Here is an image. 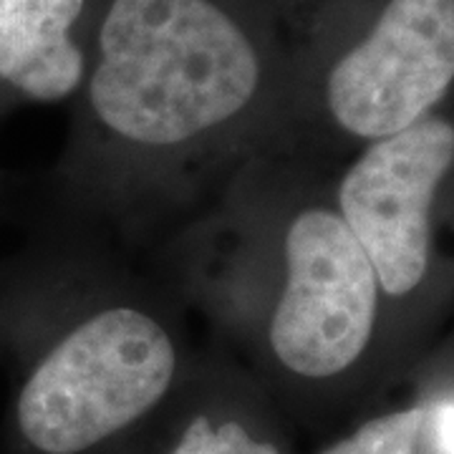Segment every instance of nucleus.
Instances as JSON below:
<instances>
[{
	"label": "nucleus",
	"instance_id": "nucleus-1",
	"mask_svg": "<svg viewBox=\"0 0 454 454\" xmlns=\"http://www.w3.org/2000/svg\"><path fill=\"white\" fill-rule=\"evenodd\" d=\"M97 129L187 149L288 94L273 0H97L82 91Z\"/></svg>",
	"mask_w": 454,
	"mask_h": 454
},
{
	"label": "nucleus",
	"instance_id": "nucleus-2",
	"mask_svg": "<svg viewBox=\"0 0 454 454\" xmlns=\"http://www.w3.org/2000/svg\"><path fill=\"white\" fill-rule=\"evenodd\" d=\"M288 91L376 142L437 112L454 91V0H273Z\"/></svg>",
	"mask_w": 454,
	"mask_h": 454
},
{
	"label": "nucleus",
	"instance_id": "nucleus-3",
	"mask_svg": "<svg viewBox=\"0 0 454 454\" xmlns=\"http://www.w3.org/2000/svg\"><path fill=\"white\" fill-rule=\"evenodd\" d=\"M177 351L157 318L114 306L83 318L38 361L18 427L43 454H79L145 417L172 387Z\"/></svg>",
	"mask_w": 454,
	"mask_h": 454
},
{
	"label": "nucleus",
	"instance_id": "nucleus-4",
	"mask_svg": "<svg viewBox=\"0 0 454 454\" xmlns=\"http://www.w3.org/2000/svg\"><path fill=\"white\" fill-rule=\"evenodd\" d=\"M286 283L268 340L295 376L331 379L372 343L381 286L336 207H306L286 232Z\"/></svg>",
	"mask_w": 454,
	"mask_h": 454
},
{
	"label": "nucleus",
	"instance_id": "nucleus-5",
	"mask_svg": "<svg viewBox=\"0 0 454 454\" xmlns=\"http://www.w3.org/2000/svg\"><path fill=\"white\" fill-rule=\"evenodd\" d=\"M452 167L454 124L429 114L372 142L340 179L336 210L366 250L384 295L406 298L429 273L432 210Z\"/></svg>",
	"mask_w": 454,
	"mask_h": 454
},
{
	"label": "nucleus",
	"instance_id": "nucleus-6",
	"mask_svg": "<svg viewBox=\"0 0 454 454\" xmlns=\"http://www.w3.org/2000/svg\"><path fill=\"white\" fill-rule=\"evenodd\" d=\"M97 0H0V101L56 104L82 91Z\"/></svg>",
	"mask_w": 454,
	"mask_h": 454
},
{
	"label": "nucleus",
	"instance_id": "nucleus-7",
	"mask_svg": "<svg viewBox=\"0 0 454 454\" xmlns=\"http://www.w3.org/2000/svg\"><path fill=\"white\" fill-rule=\"evenodd\" d=\"M424 429V409H402L361 424L351 437L340 439L321 454H417Z\"/></svg>",
	"mask_w": 454,
	"mask_h": 454
},
{
	"label": "nucleus",
	"instance_id": "nucleus-8",
	"mask_svg": "<svg viewBox=\"0 0 454 454\" xmlns=\"http://www.w3.org/2000/svg\"><path fill=\"white\" fill-rule=\"evenodd\" d=\"M169 454H278V450L270 442L253 437L243 424L197 417Z\"/></svg>",
	"mask_w": 454,
	"mask_h": 454
},
{
	"label": "nucleus",
	"instance_id": "nucleus-9",
	"mask_svg": "<svg viewBox=\"0 0 454 454\" xmlns=\"http://www.w3.org/2000/svg\"><path fill=\"white\" fill-rule=\"evenodd\" d=\"M439 447L444 454H454V406H444L437 417Z\"/></svg>",
	"mask_w": 454,
	"mask_h": 454
}]
</instances>
